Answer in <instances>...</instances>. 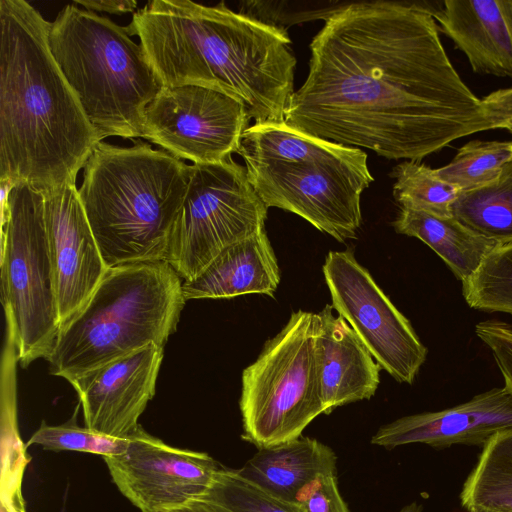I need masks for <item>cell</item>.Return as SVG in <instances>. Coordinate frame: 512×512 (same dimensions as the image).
Returning a JSON list of instances; mask_svg holds the SVG:
<instances>
[{
	"instance_id": "6da1fadb",
	"label": "cell",
	"mask_w": 512,
	"mask_h": 512,
	"mask_svg": "<svg viewBox=\"0 0 512 512\" xmlns=\"http://www.w3.org/2000/svg\"><path fill=\"white\" fill-rule=\"evenodd\" d=\"M422 3L340 6L310 44L309 73L284 123L304 134L420 161L492 126Z\"/></svg>"
},
{
	"instance_id": "7a4b0ae2",
	"label": "cell",
	"mask_w": 512,
	"mask_h": 512,
	"mask_svg": "<svg viewBox=\"0 0 512 512\" xmlns=\"http://www.w3.org/2000/svg\"><path fill=\"white\" fill-rule=\"evenodd\" d=\"M127 27L164 87L216 88L242 101L254 124L284 123L296 58L282 27L189 0H153Z\"/></svg>"
},
{
	"instance_id": "3957f363",
	"label": "cell",
	"mask_w": 512,
	"mask_h": 512,
	"mask_svg": "<svg viewBox=\"0 0 512 512\" xmlns=\"http://www.w3.org/2000/svg\"><path fill=\"white\" fill-rule=\"evenodd\" d=\"M50 22L0 0V184L45 193L76 185L98 135L48 44Z\"/></svg>"
},
{
	"instance_id": "277c9868",
	"label": "cell",
	"mask_w": 512,
	"mask_h": 512,
	"mask_svg": "<svg viewBox=\"0 0 512 512\" xmlns=\"http://www.w3.org/2000/svg\"><path fill=\"white\" fill-rule=\"evenodd\" d=\"M83 169L78 194L107 268L166 261L191 165L144 142H99Z\"/></svg>"
},
{
	"instance_id": "5b68a950",
	"label": "cell",
	"mask_w": 512,
	"mask_h": 512,
	"mask_svg": "<svg viewBox=\"0 0 512 512\" xmlns=\"http://www.w3.org/2000/svg\"><path fill=\"white\" fill-rule=\"evenodd\" d=\"M237 153L267 208L297 214L339 242L357 237L361 193L374 180L363 150L282 123L248 127Z\"/></svg>"
},
{
	"instance_id": "8992f818",
	"label": "cell",
	"mask_w": 512,
	"mask_h": 512,
	"mask_svg": "<svg viewBox=\"0 0 512 512\" xmlns=\"http://www.w3.org/2000/svg\"><path fill=\"white\" fill-rule=\"evenodd\" d=\"M166 261L109 268L85 306L59 331L46 359L68 382L150 345L163 347L185 305Z\"/></svg>"
},
{
	"instance_id": "52a82bcc",
	"label": "cell",
	"mask_w": 512,
	"mask_h": 512,
	"mask_svg": "<svg viewBox=\"0 0 512 512\" xmlns=\"http://www.w3.org/2000/svg\"><path fill=\"white\" fill-rule=\"evenodd\" d=\"M48 44L100 142L143 138L145 110L164 86L127 26L67 4Z\"/></svg>"
},
{
	"instance_id": "ba28073f",
	"label": "cell",
	"mask_w": 512,
	"mask_h": 512,
	"mask_svg": "<svg viewBox=\"0 0 512 512\" xmlns=\"http://www.w3.org/2000/svg\"><path fill=\"white\" fill-rule=\"evenodd\" d=\"M1 190V299L18 360L27 367L49 357L60 331L44 194L24 183Z\"/></svg>"
},
{
	"instance_id": "9c48e42d",
	"label": "cell",
	"mask_w": 512,
	"mask_h": 512,
	"mask_svg": "<svg viewBox=\"0 0 512 512\" xmlns=\"http://www.w3.org/2000/svg\"><path fill=\"white\" fill-rule=\"evenodd\" d=\"M317 316L298 310L242 372V439L258 449L302 436L324 413L316 352Z\"/></svg>"
},
{
	"instance_id": "30bf717a",
	"label": "cell",
	"mask_w": 512,
	"mask_h": 512,
	"mask_svg": "<svg viewBox=\"0 0 512 512\" xmlns=\"http://www.w3.org/2000/svg\"><path fill=\"white\" fill-rule=\"evenodd\" d=\"M267 211L246 168L232 157L192 164L166 262L183 281L193 280L225 248L265 230Z\"/></svg>"
},
{
	"instance_id": "8fae6325",
	"label": "cell",
	"mask_w": 512,
	"mask_h": 512,
	"mask_svg": "<svg viewBox=\"0 0 512 512\" xmlns=\"http://www.w3.org/2000/svg\"><path fill=\"white\" fill-rule=\"evenodd\" d=\"M322 271L332 307L355 331L381 369L412 384L427 356L409 320L396 308L351 249L330 251Z\"/></svg>"
},
{
	"instance_id": "7c38bea8",
	"label": "cell",
	"mask_w": 512,
	"mask_h": 512,
	"mask_svg": "<svg viewBox=\"0 0 512 512\" xmlns=\"http://www.w3.org/2000/svg\"><path fill=\"white\" fill-rule=\"evenodd\" d=\"M249 120L242 101L219 89L163 87L145 110L143 138L193 164L219 163L237 153Z\"/></svg>"
},
{
	"instance_id": "4fadbf2b",
	"label": "cell",
	"mask_w": 512,
	"mask_h": 512,
	"mask_svg": "<svg viewBox=\"0 0 512 512\" xmlns=\"http://www.w3.org/2000/svg\"><path fill=\"white\" fill-rule=\"evenodd\" d=\"M103 459L118 490L141 512H171L202 498L221 467L209 454L170 446L140 425L123 453Z\"/></svg>"
},
{
	"instance_id": "5bb4252c",
	"label": "cell",
	"mask_w": 512,
	"mask_h": 512,
	"mask_svg": "<svg viewBox=\"0 0 512 512\" xmlns=\"http://www.w3.org/2000/svg\"><path fill=\"white\" fill-rule=\"evenodd\" d=\"M44 194L60 329L88 302L106 271L76 185Z\"/></svg>"
},
{
	"instance_id": "9a60e30c",
	"label": "cell",
	"mask_w": 512,
	"mask_h": 512,
	"mask_svg": "<svg viewBox=\"0 0 512 512\" xmlns=\"http://www.w3.org/2000/svg\"><path fill=\"white\" fill-rule=\"evenodd\" d=\"M162 359L163 347L150 345L71 380L85 427L115 438L131 435L155 395Z\"/></svg>"
},
{
	"instance_id": "2e32d148",
	"label": "cell",
	"mask_w": 512,
	"mask_h": 512,
	"mask_svg": "<svg viewBox=\"0 0 512 512\" xmlns=\"http://www.w3.org/2000/svg\"><path fill=\"white\" fill-rule=\"evenodd\" d=\"M510 429L512 391L503 386L451 408L401 417L381 426L371 443L389 450L412 443L440 449L455 444L483 447L494 435Z\"/></svg>"
},
{
	"instance_id": "e0dca14e",
	"label": "cell",
	"mask_w": 512,
	"mask_h": 512,
	"mask_svg": "<svg viewBox=\"0 0 512 512\" xmlns=\"http://www.w3.org/2000/svg\"><path fill=\"white\" fill-rule=\"evenodd\" d=\"M316 352L324 414L368 400L380 383V365L332 305L316 313Z\"/></svg>"
},
{
	"instance_id": "ac0fdd59",
	"label": "cell",
	"mask_w": 512,
	"mask_h": 512,
	"mask_svg": "<svg viewBox=\"0 0 512 512\" xmlns=\"http://www.w3.org/2000/svg\"><path fill=\"white\" fill-rule=\"evenodd\" d=\"M432 16L474 72L512 77V0H446Z\"/></svg>"
},
{
	"instance_id": "d6986e66",
	"label": "cell",
	"mask_w": 512,
	"mask_h": 512,
	"mask_svg": "<svg viewBox=\"0 0 512 512\" xmlns=\"http://www.w3.org/2000/svg\"><path fill=\"white\" fill-rule=\"evenodd\" d=\"M280 269L266 230L225 248L193 280L183 281L185 300L232 298L246 294L274 297Z\"/></svg>"
},
{
	"instance_id": "ffe728a7",
	"label": "cell",
	"mask_w": 512,
	"mask_h": 512,
	"mask_svg": "<svg viewBox=\"0 0 512 512\" xmlns=\"http://www.w3.org/2000/svg\"><path fill=\"white\" fill-rule=\"evenodd\" d=\"M236 471L271 495L295 502L297 493L317 475L336 471V455L320 441L300 436L258 449Z\"/></svg>"
},
{
	"instance_id": "44dd1931",
	"label": "cell",
	"mask_w": 512,
	"mask_h": 512,
	"mask_svg": "<svg viewBox=\"0 0 512 512\" xmlns=\"http://www.w3.org/2000/svg\"><path fill=\"white\" fill-rule=\"evenodd\" d=\"M392 226L397 233L418 238L428 245L462 282L499 245L475 234L453 216L438 217L401 208Z\"/></svg>"
},
{
	"instance_id": "7402d4cb",
	"label": "cell",
	"mask_w": 512,
	"mask_h": 512,
	"mask_svg": "<svg viewBox=\"0 0 512 512\" xmlns=\"http://www.w3.org/2000/svg\"><path fill=\"white\" fill-rule=\"evenodd\" d=\"M17 348L11 338L5 341L1 401V485L0 506L8 512H27L22 492L25 469L31 460L26 453L17 425L15 364Z\"/></svg>"
},
{
	"instance_id": "603a6c76",
	"label": "cell",
	"mask_w": 512,
	"mask_h": 512,
	"mask_svg": "<svg viewBox=\"0 0 512 512\" xmlns=\"http://www.w3.org/2000/svg\"><path fill=\"white\" fill-rule=\"evenodd\" d=\"M460 502L467 511L483 507L512 512V429L497 433L482 447Z\"/></svg>"
},
{
	"instance_id": "cb8c5ba5",
	"label": "cell",
	"mask_w": 512,
	"mask_h": 512,
	"mask_svg": "<svg viewBox=\"0 0 512 512\" xmlns=\"http://www.w3.org/2000/svg\"><path fill=\"white\" fill-rule=\"evenodd\" d=\"M452 216L475 234L496 242H512V162L492 184L461 192Z\"/></svg>"
},
{
	"instance_id": "d4e9b609",
	"label": "cell",
	"mask_w": 512,
	"mask_h": 512,
	"mask_svg": "<svg viewBox=\"0 0 512 512\" xmlns=\"http://www.w3.org/2000/svg\"><path fill=\"white\" fill-rule=\"evenodd\" d=\"M390 176L395 180L393 196L401 208L452 217V207L461 191L442 180L436 169L405 160L393 168Z\"/></svg>"
},
{
	"instance_id": "484cf974",
	"label": "cell",
	"mask_w": 512,
	"mask_h": 512,
	"mask_svg": "<svg viewBox=\"0 0 512 512\" xmlns=\"http://www.w3.org/2000/svg\"><path fill=\"white\" fill-rule=\"evenodd\" d=\"M510 162L512 141L472 140L458 150L450 163L436 171L445 182L468 192L495 182Z\"/></svg>"
},
{
	"instance_id": "4316f807",
	"label": "cell",
	"mask_w": 512,
	"mask_h": 512,
	"mask_svg": "<svg viewBox=\"0 0 512 512\" xmlns=\"http://www.w3.org/2000/svg\"><path fill=\"white\" fill-rule=\"evenodd\" d=\"M462 292L473 309L512 314V242L497 245L462 282Z\"/></svg>"
},
{
	"instance_id": "83f0119b",
	"label": "cell",
	"mask_w": 512,
	"mask_h": 512,
	"mask_svg": "<svg viewBox=\"0 0 512 512\" xmlns=\"http://www.w3.org/2000/svg\"><path fill=\"white\" fill-rule=\"evenodd\" d=\"M202 499L228 512H302L295 502L277 498L240 476L235 469L223 467Z\"/></svg>"
},
{
	"instance_id": "f1b7e54d",
	"label": "cell",
	"mask_w": 512,
	"mask_h": 512,
	"mask_svg": "<svg viewBox=\"0 0 512 512\" xmlns=\"http://www.w3.org/2000/svg\"><path fill=\"white\" fill-rule=\"evenodd\" d=\"M127 443L128 437L115 438L78 426L74 416L60 425L43 421L26 446L35 444L52 451H78L108 457L123 453Z\"/></svg>"
},
{
	"instance_id": "f546056e",
	"label": "cell",
	"mask_w": 512,
	"mask_h": 512,
	"mask_svg": "<svg viewBox=\"0 0 512 512\" xmlns=\"http://www.w3.org/2000/svg\"><path fill=\"white\" fill-rule=\"evenodd\" d=\"M295 503L302 512H350L340 494L336 471L317 475L297 493Z\"/></svg>"
},
{
	"instance_id": "4dcf8cb0",
	"label": "cell",
	"mask_w": 512,
	"mask_h": 512,
	"mask_svg": "<svg viewBox=\"0 0 512 512\" xmlns=\"http://www.w3.org/2000/svg\"><path fill=\"white\" fill-rule=\"evenodd\" d=\"M475 332L490 348L505 386L512 391V325L499 320H487L478 323Z\"/></svg>"
},
{
	"instance_id": "1f68e13d",
	"label": "cell",
	"mask_w": 512,
	"mask_h": 512,
	"mask_svg": "<svg viewBox=\"0 0 512 512\" xmlns=\"http://www.w3.org/2000/svg\"><path fill=\"white\" fill-rule=\"evenodd\" d=\"M481 100L492 129L512 121V87L494 91Z\"/></svg>"
},
{
	"instance_id": "d6a6232c",
	"label": "cell",
	"mask_w": 512,
	"mask_h": 512,
	"mask_svg": "<svg viewBox=\"0 0 512 512\" xmlns=\"http://www.w3.org/2000/svg\"><path fill=\"white\" fill-rule=\"evenodd\" d=\"M75 4L83 6L86 10L101 11L112 14H122L136 10L138 3L133 0H86L75 1Z\"/></svg>"
},
{
	"instance_id": "836d02e7",
	"label": "cell",
	"mask_w": 512,
	"mask_h": 512,
	"mask_svg": "<svg viewBox=\"0 0 512 512\" xmlns=\"http://www.w3.org/2000/svg\"><path fill=\"white\" fill-rule=\"evenodd\" d=\"M171 512H228L222 507L207 501L205 499L194 500L180 508H177Z\"/></svg>"
},
{
	"instance_id": "e575fe53",
	"label": "cell",
	"mask_w": 512,
	"mask_h": 512,
	"mask_svg": "<svg viewBox=\"0 0 512 512\" xmlns=\"http://www.w3.org/2000/svg\"><path fill=\"white\" fill-rule=\"evenodd\" d=\"M423 507L421 504L417 502H412L410 504L405 505L399 512H422Z\"/></svg>"
},
{
	"instance_id": "d590c367",
	"label": "cell",
	"mask_w": 512,
	"mask_h": 512,
	"mask_svg": "<svg viewBox=\"0 0 512 512\" xmlns=\"http://www.w3.org/2000/svg\"><path fill=\"white\" fill-rule=\"evenodd\" d=\"M468 512H502V511L492 510V509L483 508V507H472L468 510Z\"/></svg>"
},
{
	"instance_id": "8d00e7d4",
	"label": "cell",
	"mask_w": 512,
	"mask_h": 512,
	"mask_svg": "<svg viewBox=\"0 0 512 512\" xmlns=\"http://www.w3.org/2000/svg\"><path fill=\"white\" fill-rule=\"evenodd\" d=\"M501 129H506L508 130L510 133H512V121H509L507 123H505Z\"/></svg>"
},
{
	"instance_id": "74e56055",
	"label": "cell",
	"mask_w": 512,
	"mask_h": 512,
	"mask_svg": "<svg viewBox=\"0 0 512 512\" xmlns=\"http://www.w3.org/2000/svg\"><path fill=\"white\" fill-rule=\"evenodd\" d=\"M0 512H8L5 508L0 506Z\"/></svg>"
}]
</instances>
